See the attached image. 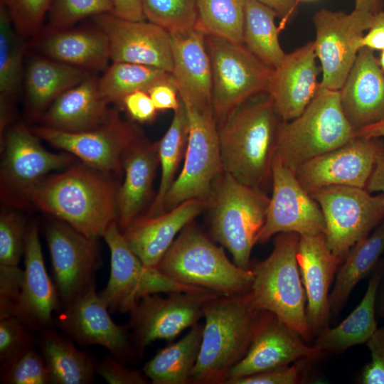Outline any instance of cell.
<instances>
[{"label": "cell", "mask_w": 384, "mask_h": 384, "mask_svg": "<svg viewBox=\"0 0 384 384\" xmlns=\"http://www.w3.org/2000/svg\"><path fill=\"white\" fill-rule=\"evenodd\" d=\"M159 164L158 142L140 138L124 152V179L116 194L117 222L121 231L139 216L149 199Z\"/></svg>", "instance_id": "29"}, {"label": "cell", "mask_w": 384, "mask_h": 384, "mask_svg": "<svg viewBox=\"0 0 384 384\" xmlns=\"http://www.w3.org/2000/svg\"><path fill=\"white\" fill-rule=\"evenodd\" d=\"M110 355L97 364L96 372L110 384H146L149 379L143 370L131 369Z\"/></svg>", "instance_id": "50"}, {"label": "cell", "mask_w": 384, "mask_h": 384, "mask_svg": "<svg viewBox=\"0 0 384 384\" xmlns=\"http://www.w3.org/2000/svg\"><path fill=\"white\" fill-rule=\"evenodd\" d=\"M362 47L374 51L384 49V7L373 15L370 28L362 38Z\"/></svg>", "instance_id": "53"}, {"label": "cell", "mask_w": 384, "mask_h": 384, "mask_svg": "<svg viewBox=\"0 0 384 384\" xmlns=\"http://www.w3.org/2000/svg\"><path fill=\"white\" fill-rule=\"evenodd\" d=\"M102 14H113L110 0H52L49 26L54 31L63 30L85 18Z\"/></svg>", "instance_id": "43"}, {"label": "cell", "mask_w": 384, "mask_h": 384, "mask_svg": "<svg viewBox=\"0 0 384 384\" xmlns=\"http://www.w3.org/2000/svg\"><path fill=\"white\" fill-rule=\"evenodd\" d=\"M96 26L108 38L110 60L158 68L171 73V33L150 21H130L113 14L95 16Z\"/></svg>", "instance_id": "18"}, {"label": "cell", "mask_w": 384, "mask_h": 384, "mask_svg": "<svg viewBox=\"0 0 384 384\" xmlns=\"http://www.w3.org/2000/svg\"><path fill=\"white\" fill-rule=\"evenodd\" d=\"M299 1H311V0H299Z\"/></svg>", "instance_id": "61"}, {"label": "cell", "mask_w": 384, "mask_h": 384, "mask_svg": "<svg viewBox=\"0 0 384 384\" xmlns=\"http://www.w3.org/2000/svg\"><path fill=\"white\" fill-rule=\"evenodd\" d=\"M321 354L319 348L308 346L298 333L265 311L247 353L232 368L225 384L300 360H317Z\"/></svg>", "instance_id": "20"}, {"label": "cell", "mask_w": 384, "mask_h": 384, "mask_svg": "<svg viewBox=\"0 0 384 384\" xmlns=\"http://www.w3.org/2000/svg\"><path fill=\"white\" fill-rule=\"evenodd\" d=\"M299 236L292 232L277 234L270 255L250 267L253 281L250 294L256 308L273 314L308 341L313 335L297 258Z\"/></svg>", "instance_id": "4"}, {"label": "cell", "mask_w": 384, "mask_h": 384, "mask_svg": "<svg viewBox=\"0 0 384 384\" xmlns=\"http://www.w3.org/2000/svg\"><path fill=\"white\" fill-rule=\"evenodd\" d=\"M384 271L381 259L369 275L366 293L353 311L338 325L319 332L314 346L322 353H341L349 348L366 343L377 330L375 297Z\"/></svg>", "instance_id": "30"}, {"label": "cell", "mask_w": 384, "mask_h": 384, "mask_svg": "<svg viewBox=\"0 0 384 384\" xmlns=\"http://www.w3.org/2000/svg\"><path fill=\"white\" fill-rule=\"evenodd\" d=\"M375 315L384 321V271L376 293Z\"/></svg>", "instance_id": "59"}, {"label": "cell", "mask_w": 384, "mask_h": 384, "mask_svg": "<svg viewBox=\"0 0 384 384\" xmlns=\"http://www.w3.org/2000/svg\"><path fill=\"white\" fill-rule=\"evenodd\" d=\"M146 19L169 33L196 27V0H140Z\"/></svg>", "instance_id": "41"}, {"label": "cell", "mask_w": 384, "mask_h": 384, "mask_svg": "<svg viewBox=\"0 0 384 384\" xmlns=\"http://www.w3.org/2000/svg\"><path fill=\"white\" fill-rule=\"evenodd\" d=\"M196 4L197 28L243 44L245 0H196Z\"/></svg>", "instance_id": "39"}, {"label": "cell", "mask_w": 384, "mask_h": 384, "mask_svg": "<svg viewBox=\"0 0 384 384\" xmlns=\"http://www.w3.org/2000/svg\"><path fill=\"white\" fill-rule=\"evenodd\" d=\"M382 142L380 138L356 137L304 163L295 172L296 177L308 193L331 186L365 188Z\"/></svg>", "instance_id": "19"}, {"label": "cell", "mask_w": 384, "mask_h": 384, "mask_svg": "<svg viewBox=\"0 0 384 384\" xmlns=\"http://www.w3.org/2000/svg\"><path fill=\"white\" fill-rule=\"evenodd\" d=\"M340 101L339 90L322 87L296 118L279 126L276 155L292 171L306 161L332 151L356 137Z\"/></svg>", "instance_id": "7"}, {"label": "cell", "mask_w": 384, "mask_h": 384, "mask_svg": "<svg viewBox=\"0 0 384 384\" xmlns=\"http://www.w3.org/2000/svg\"><path fill=\"white\" fill-rule=\"evenodd\" d=\"M23 258V279L14 316L34 331H41L54 324L53 314L60 308V301L46 268L35 223L27 228Z\"/></svg>", "instance_id": "22"}, {"label": "cell", "mask_w": 384, "mask_h": 384, "mask_svg": "<svg viewBox=\"0 0 384 384\" xmlns=\"http://www.w3.org/2000/svg\"><path fill=\"white\" fill-rule=\"evenodd\" d=\"M270 198L223 172L213 185L210 206L213 238L231 254L233 262L250 269L253 247L265 225Z\"/></svg>", "instance_id": "6"}, {"label": "cell", "mask_w": 384, "mask_h": 384, "mask_svg": "<svg viewBox=\"0 0 384 384\" xmlns=\"http://www.w3.org/2000/svg\"><path fill=\"white\" fill-rule=\"evenodd\" d=\"M156 267L176 281L223 295L247 293L253 281L251 268L231 262L223 247L215 245L191 223L178 235Z\"/></svg>", "instance_id": "5"}, {"label": "cell", "mask_w": 384, "mask_h": 384, "mask_svg": "<svg viewBox=\"0 0 384 384\" xmlns=\"http://www.w3.org/2000/svg\"><path fill=\"white\" fill-rule=\"evenodd\" d=\"M314 41L285 55L273 68L267 94L283 121L298 117L314 97L319 82V68Z\"/></svg>", "instance_id": "23"}, {"label": "cell", "mask_w": 384, "mask_h": 384, "mask_svg": "<svg viewBox=\"0 0 384 384\" xmlns=\"http://www.w3.org/2000/svg\"><path fill=\"white\" fill-rule=\"evenodd\" d=\"M36 345L48 370L50 384H89L95 382L97 363L52 326L39 331Z\"/></svg>", "instance_id": "32"}, {"label": "cell", "mask_w": 384, "mask_h": 384, "mask_svg": "<svg viewBox=\"0 0 384 384\" xmlns=\"http://www.w3.org/2000/svg\"><path fill=\"white\" fill-rule=\"evenodd\" d=\"M384 253V219L358 242L339 265L329 294L331 315H338L354 287L369 276Z\"/></svg>", "instance_id": "33"}, {"label": "cell", "mask_w": 384, "mask_h": 384, "mask_svg": "<svg viewBox=\"0 0 384 384\" xmlns=\"http://www.w3.org/2000/svg\"><path fill=\"white\" fill-rule=\"evenodd\" d=\"M95 287L55 312L53 324L82 346L97 345L121 361L135 352L127 325H118Z\"/></svg>", "instance_id": "17"}, {"label": "cell", "mask_w": 384, "mask_h": 384, "mask_svg": "<svg viewBox=\"0 0 384 384\" xmlns=\"http://www.w3.org/2000/svg\"><path fill=\"white\" fill-rule=\"evenodd\" d=\"M378 61H379V64L380 65L381 69L384 72V49L380 50V58L378 59Z\"/></svg>", "instance_id": "60"}, {"label": "cell", "mask_w": 384, "mask_h": 384, "mask_svg": "<svg viewBox=\"0 0 384 384\" xmlns=\"http://www.w3.org/2000/svg\"><path fill=\"white\" fill-rule=\"evenodd\" d=\"M41 50L49 58L86 70H103L110 60L108 38L97 26L55 31L41 43Z\"/></svg>", "instance_id": "31"}, {"label": "cell", "mask_w": 384, "mask_h": 384, "mask_svg": "<svg viewBox=\"0 0 384 384\" xmlns=\"http://www.w3.org/2000/svg\"><path fill=\"white\" fill-rule=\"evenodd\" d=\"M122 102L130 117L138 122H151L156 117L157 110L146 91L129 94Z\"/></svg>", "instance_id": "51"}, {"label": "cell", "mask_w": 384, "mask_h": 384, "mask_svg": "<svg viewBox=\"0 0 384 384\" xmlns=\"http://www.w3.org/2000/svg\"><path fill=\"white\" fill-rule=\"evenodd\" d=\"M149 93L156 109L158 110H176L181 104L174 80L158 82L151 87Z\"/></svg>", "instance_id": "52"}, {"label": "cell", "mask_w": 384, "mask_h": 384, "mask_svg": "<svg viewBox=\"0 0 384 384\" xmlns=\"http://www.w3.org/2000/svg\"><path fill=\"white\" fill-rule=\"evenodd\" d=\"M356 136L368 139L384 137V119L358 130Z\"/></svg>", "instance_id": "57"}, {"label": "cell", "mask_w": 384, "mask_h": 384, "mask_svg": "<svg viewBox=\"0 0 384 384\" xmlns=\"http://www.w3.org/2000/svg\"><path fill=\"white\" fill-rule=\"evenodd\" d=\"M171 74L185 106L212 107V70L206 33L196 27L170 33Z\"/></svg>", "instance_id": "24"}, {"label": "cell", "mask_w": 384, "mask_h": 384, "mask_svg": "<svg viewBox=\"0 0 384 384\" xmlns=\"http://www.w3.org/2000/svg\"><path fill=\"white\" fill-rule=\"evenodd\" d=\"M207 205L203 201L189 200L156 216H138L122 233L139 260L146 266L156 267L181 231Z\"/></svg>", "instance_id": "27"}, {"label": "cell", "mask_w": 384, "mask_h": 384, "mask_svg": "<svg viewBox=\"0 0 384 384\" xmlns=\"http://www.w3.org/2000/svg\"><path fill=\"white\" fill-rule=\"evenodd\" d=\"M274 10L258 0H245L243 45L268 66L277 67L286 53L279 41Z\"/></svg>", "instance_id": "37"}, {"label": "cell", "mask_w": 384, "mask_h": 384, "mask_svg": "<svg viewBox=\"0 0 384 384\" xmlns=\"http://www.w3.org/2000/svg\"><path fill=\"white\" fill-rule=\"evenodd\" d=\"M88 76L86 70L49 58L32 59L23 77L30 107L35 112L44 110Z\"/></svg>", "instance_id": "34"}, {"label": "cell", "mask_w": 384, "mask_h": 384, "mask_svg": "<svg viewBox=\"0 0 384 384\" xmlns=\"http://www.w3.org/2000/svg\"><path fill=\"white\" fill-rule=\"evenodd\" d=\"M102 97L98 79L88 76L55 100L43 115V126L66 132H81L107 122L113 111Z\"/></svg>", "instance_id": "28"}, {"label": "cell", "mask_w": 384, "mask_h": 384, "mask_svg": "<svg viewBox=\"0 0 384 384\" xmlns=\"http://www.w3.org/2000/svg\"><path fill=\"white\" fill-rule=\"evenodd\" d=\"M34 331L16 316L0 319V363L35 346Z\"/></svg>", "instance_id": "46"}, {"label": "cell", "mask_w": 384, "mask_h": 384, "mask_svg": "<svg viewBox=\"0 0 384 384\" xmlns=\"http://www.w3.org/2000/svg\"><path fill=\"white\" fill-rule=\"evenodd\" d=\"M174 112L169 127L158 142L161 178L156 196L145 215L149 217L164 213V206L166 194L177 176L176 172L180 162L186 154L189 120L182 101L179 107Z\"/></svg>", "instance_id": "36"}, {"label": "cell", "mask_w": 384, "mask_h": 384, "mask_svg": "<svg viewBox=\"0 0 384 384\" xmlns=\"http://www.w3.org/2000/svg\"><path fill=\"white\" fill-rule=\"evenodd\" d=\"M52 0H1L12 24L23 37H29L41 28Z\"/></svg>", "instance_id": "45"}, {"label": "cell", "mask_w": 384, "mask_h": 384, "mask_svg": "<svg viewBox=\"0 0 384 384\" xmlns=\"http://www.w3.org/2000/svg\"><path fill=\"white\" fill-rule=\"evenodd\" d=\"M100 172L88 166H73L44 178L27 195L43 211L98 239L117 221L116 188Z\"/></svg>", "instance_id": "2"}, {"label": "cell", "mask_w": 384, "mask_h": 384, "mask_svg": "<svg viewBox=\"0 0 384 384\" xmlns=\"http://www.w3.org/2000/svg\"><path fill=\"white\" fill-rule=\"evenodd\" d=\"M212 70V105L217 121L244 102L266 94L273 68L242 43L206 34Z\"/></svg>", "instance_id": "8"}, {"label": "cell", "mask_w": 384, "mask_h": 384, "mask_svg": "<svg viewBox=\"0 0 384 384\" xmlns=\"http://www.w3.org/2000/svg\"><path fill=\"white\" fill-rule=\"evenodd\" d=\"M297 258L306 297V319L314 336L329 326L330 288L343 260L328 247L324 234L300 235Z\"/></svg>", "instance_id": "21"}, {"label": "cell", "mask_w": 384, "mask_h": 384, "mask_svg": "<svg viewBox=\"0 0 384 384\" xmlns=\"http://www.w3.org/2000/svg\"><path fill=\"white\" fill-rule=\"evenodd\" d=\"M102 238L110 252V274L99 295L110 311L129 314L149 294L204 289L179 282L157 267L146 266L129 247L117 221L108 227Z\"/></svg>", "instance_id": "9"}, {"label": "cell", "mask_w": 384, "mask_h": 384, "mask_svg": "<svg viewBox=\"0 0 384 384\" xmlns=\"http://www.w3.org/2000/svg\"><path fill=\"white\" fill-rule=\"evenodd\" d=\"M322 211L328 247L343 261L350 250L384 219V194L331 186L309 192Z\"/></svg>", "instance_id": "10"}, {"label": "cell", "mask_w": 384, "mask_h": 384, "mask_svg": "<svg viewBox=\"0 0 384 384\" xmlns=\"http://www.w3.org/2000/svg\"><path fill=\"white\" fill-rule=\"evenodd\" d=\"M23 44L5 7L0 4V92L9 98L20 88L23 74Z\"/></svg>", "instance_id": "40"}, {"label": "cell", "mask_w": 384, "mask_h": 384, "mask_svg": "<svg viewBox=\"0 0 384 384\" xmlns=\"http://www.w3.org/2000/svg\"><path fill=\"white\" fill-rule=\"evenodd\" d=\"M219 295L201 289L143 297L129 313L127 324L136 353L142 356L146 346L158 340L171 342L183 330L197 324L207 302Z\"/></svg>", "instance_id": "12"}, {"label": "cell", "mask_w": 384, "mask_h": 384, "mask_svg": "<svg viewBox=\"0 0 384 384\" xmlns=\"http://www.w3.org/2000/svg\"><path fill=\"white\" fill-rule=\"evenodd\" d=\"M366 345L371 359L361 371L358 383L384 384V326L377 329Z\"/></svg>", "instance_id": "49"}, {"label": "cell", "mask_w": 384, "mask_h": 384, "mask_svg": "<svg viewBox=\"0 0 384 384\" xmlns=\"http://www.w3.org/2000/svg\"><path fill=\"white\" fill-rule=\"evenodd\" d=\"M113 14L130 21H146L140 0H110Z\"/></svg>", "instance_id": "54"}, {"label": "cell", "mask_w": 384, "mask_h": 384, "mask_svg": "<svg viewBox=\"0 0 384 384\" xmlns=\"http://www.w3.org/2000/svg\"><path fill=\"white\" fill-rule=\"evenodd\" d=\"M384 7V0H355L356 9L368 11L375 14Z\"/></svg>", "instance_id": "58"}, {"label": "cell", "mask_w": 384, "mask_h": 384, "mask_svg": "<svg viewBox=\"0 0 384 384\" xmlns=\"http://www.w3.org/2000/svg\"><path fill=\"white\" fill-rule=\"evenodd\" d=\"M312 360H300L289 366L263 371L231 380L228 384H297L303 381L306 364Z\"/></svg>", "instance_id": "47"}, {"label": "cell", "mask_w": 384, "mask_h": 384, "mask_svg": "<svg viewBox=\"0 0 384 384\" xmlns=\"http://www.w3.org/2000/svg\"><path fill=\"white\" fill-rule=\"evenodd\" d=\"M339 95L343 112L356 132L384 119V72L374 50H359Z\"/></svg>", "instance_id": "26"}, {"label": "cell", "mask_w": 384, "mask_h": 384, "mask_svg": "<svg viewBox=\"0 0 384 384\" xmlns=\"http://www.w3.org/2000/svg\"><path fill=\"white\" fill-rule=\"evenodd\" d=\"M28 226L15 213H4L0 217V265L17 266L23 256Z\"/></svg>", "instance_id": "44"}, {"label": "cell", "mask_w": 384, "mask_h": 384, "mask_svg": "<svg viewBox=\"0 0 384 384\" xmlns=\"http://www.w3.org/2000/svg\"><path fill=\"white\" fill-rule=\"evenodd\" d=\"M365 189L369 193L381 192L384 194V143L379 146L373 168Z\"/></svg>", "instance_id": "55"}, {"label": "cell", "mask_w": 384, "mask_h": 384, "mask_svg": "<svg viewBox=\"0 0 384 384\" xmlns=\"http://www.w3.org/2000/svg\"><path fill=\"white\" fill-rule=\"evenodd\" d=\"M203 326L194 325L182 338L159 350L145 363L142 370L151 383H191L200 352Z\"/></svg>", "instance_id": "35"}, {"label": "cell", "mask_w": 384, "mask_h": 384, "mask_svg": "<svg viewBox=\"0 0 384 384\" xmlns=\"http://www.w3.org/2000/svg\"><path fill=\"white\" fill-rule=\"evenodd\" d=\"M23 270L0 265V319L14 316L20 297Z\"/></svg>", "instance_id": "48"}, {"label": "cell", "mask_w": 384, "mask_h": 384, "mask_svg": "<svg viewBox=\"0 0 384 384\" xmlns=\"http://www.w3.org/2000/svg\"><path fill=\"white\" fill-rule=\"evenodd\" d=\"M373 17V14L356 9L350 13L322 9L314 14V43L321 63L322 87L341 89L363 48L362 38Z\"/></svg>", "instance_id": "13"}, {"label": "cell", "mask_w": 384, "mask_h": 384, "mask_svg": "<svg viewBox=\"0 0 384 384\" xmlns=\"http://www.w3.org/2000/svg\"><path fill=\"white\" fill-rule=\"evenodd\" d=\"M73 159L47 151L26 127L18 124L5 137L1 176L12 188L27 194L46 174L67 167Z\"/></svg>", "instance_id": "25"}, {"label": "cell", "mask_w": 384, "mask_h": 384, "mask_svg": "<svg viewBox=\"0 0 384 384\" xmlns=\"http://www.w3.org/2000/svg\"><path fill=\"white\" fill-rule=\"evenodd\" d=\"M46 238L61 308L95 287V274L100 263L99 245L97 239L60 220L48 225Z\"/></svg>", "instance_id": "14"}, {"label": "cell", "mask_w": 384, "mask_h": 384, "mask_svg": "<svg viewBox=\"0 0 384 384\" xmlns=\"http://www.w3.org/2000/svg\"><path fill=\"white\" fill-rule=\"evenodd\" d=\"M265 311L255 306L250 292L208 301L191 383L225 384L232 368L247 353Z\"/></svg>", "instance_id": "3"}, {"label": "cell", "mask_w": 384, "mask_h": 384, "mask_svg": "<svg viewBox=\"0 0 384 384\" xmlns=\"http://www.w3.org/2000/svg\"><path fill=\"white\" fill-rule=\"evenodd\" d=\"M185 107L189 131L184 161L166 194L164 212L189 200L207 203L214 182L223 172L213 108Z\"/></svg>", "instance_id": "11"}, {"label": "cell", "mask_w": 384, "mask_h": 384, "mask_svg": "<svg viewBox=\"0 0 384 384\" xmlns=\"http://www.w3.org/2000/svg\"><path fill=\"white\" fill-rule=\"evenodd\" d=\"M34 132L51 145L78 157L87 166L104 173L120 172L124 152L141 137L139 129L113 111L102 125L85 132H66L45 126Z\"/></svg>", "instance_id": "15"}, {"label": "cell", "mask_w": 384, "mask_h": 384, "mask_svg": "<svg viewBox=\"0 0 384 384\" xmlns=\"http://www.w3.org/2000/svg\"><path fill=\"white\" fill-rule=\"evenodd\" d=\"M276 11L278 17L287 21L297 11L299 0H258Z\"/></svg>", "instance_id": "56"}, {"label": "cell", "mask_w": 384, "mask_h": 384, "mask_svg": "<svg viewBox=\"0 0 384 384\" xmlns=\"http://www.w3.org/2000/svg\"><path fill=\"white\" fill-rule=\"evenodd\" d=\"M174 80L171 73L162 69L126 62H112L98 79L102 97L108 102H122L125 96L136 91L148 90L154 85Z\"/></svg>", "instance_id": "38"}, {"label": "cell", "mask_w": 384, "mask_h": 384, "mask_svg": "<svg viewBox=\"0 0 384 384\" xmlns=\"http://www.w3.org/2000/svg\"><path fill=\"white\" fill-rule=\"evenodd\" d=\"M272 196L257 243H265L279 233L299 235L324 234L325 221L317 202L300 184L295 174L275 154L272 171Z\"/></svg>", "instance_id": "16"}, {"label": "cell", "mask_w": 384, "mask_h": 384, "mask_svg": "<svg viewBox=\"0 0 384 384\" xmlns=\"http://www.w3.org/2000/svg\"><path fill=\"white\" fill-rule=\"evenodd\" d=\"M251 100L217 121L220 151L223 172L264 191L272 184V164L282 119L267 94L261 100Z\"/></svg>", "instance_id": "1"}, {"label": "cell", "mask_w": 384, "mask_h": 384, "mask_svg": "<svg viewBox=\"0 0 384 384\" xmlns=\"http://www.w3.org/2000/svg\"><path fill=\"white\" fill-rule=\"evenodd\" d=\"M0 381L4 384H50L45 361L35 346L1 364Z\"/></svg>", "instance_id": "42"}]
</instances>
